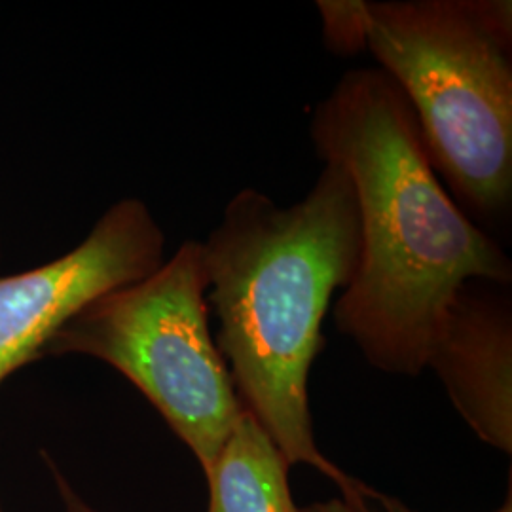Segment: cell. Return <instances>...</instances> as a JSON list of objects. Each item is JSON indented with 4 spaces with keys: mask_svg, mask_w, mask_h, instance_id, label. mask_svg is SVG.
<instances>
[{
    "mask_svg": "<svg viewBox=\"0 0 512 512\" xmlns=\"http://www.w3.org/2000/svg\"><path fill=\"white\" fill-rule=\"evenodd\" d=\"M310 137L325 164L348 173L361 222L334 325L374 368L418 376L450 298L471 279L511 287V258L442 186L414 112L382 69L344 74L313 110Z\"/></svg>",
    "mask_w": 512,
    "mask_h": 512,
    "instance_id": "obj_1",
    "label": "cell"
},
{
    "mask_svg": "<svg viewBox=\"0 0 512 512\" xmlns=\"http://www.w3.org/2000/svg\"><path fill=\"white\" fill-rule=\"evenodd\" d=\"M202 247L207 304L219 319L215 342L239 403L291 467L308 465L336 484L346 503L370 509L380 494L319 450L308 395L330 300L348 287L361 253L348 173L323 165L310 192L287 207L241 188Z\"/></svg>",
    "mask_w": 512,
    "mask_h": 512,
    "instance_id": "obj_2",
    "label": "cell"
},
{
    "mask_svg": "<svg viewBox=\"0 0 512 512\" xmlns=\"http://www.w3.org/2000/svg\"><path fill=\"white\" fill-rule=\"evenodd\" d=\"M366 50L404 93L429 162L482 222L512 203V4L366 2Z\"/></svg>",
    "mask_w": 512,
    "mask_h": 512,
    "instance_id": "obj_3",
    "label": "cell"
},
{
    "mask_svg": "<svg viewBox=\"0 0 512 512\" xmlns=\"http://www.w3.org/2000/svg\"><path fill=\"white\" fill-rule=\"evenodd\" d=\"M202 241L188 239L154 274L90 302L42 357L88 355L116 368L209 471L243 404L209 329Z\"/></svg>",
    "mask_w": 512,
    "mask_h": 512,
    "instance_id": "obj_4",
    "label": "cell"
},
{
    "mask_svg": "<svg viewBox=\"0 0 512 512\" xmlns=\"http://www.w3.org/2000/svg\"><path fill=\"white\" fill-rule=\"evenodd\" d=\"M165 236L147 203H114L71 253L0 277V385L44 349L95 298L128 287L164 264Z\"/></svg>",
    "mask_w": 512,
    "mask_h": 512,
    "instance_id": "obj_5",
    "label": "cell"
},
{
    "mask_svg": "<svg viewBox=\"0 0 512 512\" xmlns=\"http://www.w3.org/2000/svg\"><path fill=\"white\" fill-rule=\"evenodd\" d=\"M478 439L512 452V300L507 285L465 281L442 313L427 366Z\"/></svg>",
    "mask_w": 512,
    "mask_h": 512,
    "instance_id": "obj_6",
    "label": "cell"
},
{
    "mask_svg": "<svg viewBox=\"0 0 512 512\" xmlns=\"http://www.w3.org/2000/svg\"><path fill=\"white\" fill-rule=\"evenodd\" d=\"M289 469L274 440L243 406L205 473L207 512H300L289 488Z\"/></svg>",
    "mask_w": 512,
    "mask_h": 512,
    "instance_id": "obj_7",
    "label": "cell"
},
{
    "mask_svg": "<svg viewBox=\"0 0 512 512\" xmlns=\"http://www.w3.org/2000/svg\"><path fill=\"white\" fill-rule=\"evenodd\" d=\"M323 37L336 55L366 50L365 0H319Z\"/></svg>",
    "mask_w": 512,
    "mask_h": 512,
    "instance_id": "obj_8",
    "label": "cell"
},
{
    "mask_svg": "<svg viewBox=\"0 0 512 512\" xmlns=\"http://www.w3.org/2000/svg\"><path fill=\"white\" fill-rule=\"evenodd\" d=\"M55 478H57V486H59V494H61L65 512H101L93 509L92 505H88L80 495L76 494L73 486L57 471H55Z\"/></svg>",
    "mask_w": 512,
    "mask_h": 512,
    "instance_id": "obj_9",
    "label": "cell"
},
{
    "mask_svg": "<svg viewBox=\"0 0 512 512\" xmlns=\"http://www.w3.org/2000/svg\"><path fill=\"white\" fill-rule=\"evenodd\" d=\"M376 503H380L382 505V509L384 512H414L410 511L408 507H404L401 501H397V499H393V497H387V495L380 494L378 495V501ZM495 512H512V490L511 484H509V492H507V499H505V503L497 509Z\"/></svg>",
    "mask_w": 512,
    "mask_h": 512,
    "instance_id": "obj_10",
    "label": "cell"
},
{
    "mask_svg": "<svg viewBox=\"0 0 512 512\" xmlns=\"http://www.w3.org/2000/svg\"><path fill=\"white\" fill-rule=\"evenodd\" d=\"M300 512H376L370 511V509H357L353 505L346 503L342 497L338 499H330L325 503H313L308 509H300Z\"/></svg>",
    "mask_w": 512,
    "mask_h": 512,
    "instance_id": "obj_11",
    "label": "cell"
},
{
    "mask_svg": "<svg viewBox=\"0 0 512 512\" xmlns=\"http://www.w3.org/2000/svg\"><path fill=\"white\" fill-rule=\"evenodd\" d=\"M0 512H2V511H0Z\"/></svg>",
    "mask_w": 512,
    "mask_h": 512,
    "instance_id": "obj_12",
    "label": "cell"
}]
</instances>
